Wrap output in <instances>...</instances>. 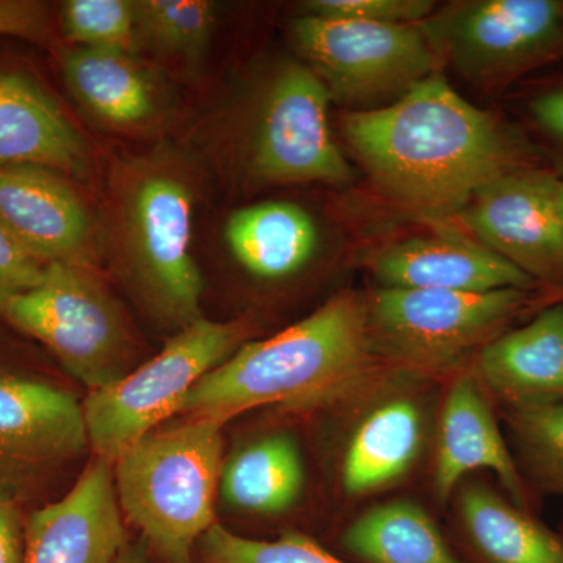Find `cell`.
<instances>
[{
	"label": "cell",
	"instance_id": "484cf974",
	"mask_svg": "<svg viewBox=\"0 0 563 563\" xmlns=\"http://www.w3.org/2000/svg\"><path fill=\"white\" fill-rule=\"evenodd\" d=\"M509 426L533 481L563 496V402L509 409Z\"/></svg>",
	"mask_w": 563,
	"mask_h": 563
},
{
	"label": "cell",
	"instance_id": "83f0119b",
	"mask_svg": "<svg viewBox=\"0 0 563 563\" xmlns=\"http://www.w3.org/2000/svg\"><path fill=\"white\" fill-rule=\"evenodd\" d=\"M63 35L84 49L131 54L136 41L135 2L68 0L62 7Z\"/></svg>",
	"mask_w": 563,
	"mask_h": 563
},
{
	"label": "cell",
	"instance_id": "836d02e7",
	"mask_svg": "<svg viewBox=\"0 0 563 563\" xmlns=\"http://www.w3.org/2000/svg\"><path fill=\"white\" fill-rule=\"evenodd\" d=\"M118 563H151L150 548L143 540L140 543H129Z\"/></svg>",
	"mask_w": 563,
	"mask_h": 563
},
{
	"label": "cell",
	"instance_id": "cb8c5ba5",
	"mask_svg": "<svg viewBox=\"0 0 563 563\" xmlns=\"http://www.w3.org/2000/svg\"><path fill=\"white\" fill-rule=\"evenodd\" d=\"M343 547L363 563H463L420 504L395 499L355 518Z\"/></svg>",
	"mask_w": 563,
	"mask_h": 563
},
{
	"label": "cell",
	"instance_id": "6da1fadb",
	"mask_svg": "<svg viewBox=\"0 0 563 563\" xmlns=\"http://www.w3.org/2000/svg\"><path fill=\"white\" fill-rule=\"evenodd\" d=\"M343 135L377 188L426 220L457 218L485 185L533 166L528 143L440 73L384 109L351 111Z\"/></svg>",
	"mask_w": 563,
	"mask_h": 563
},
{
	"label": "cell",
	"instance_id": "4fadbf2b",
	"mask_svg": "<svg viewBox=\"0 0 563 563\" xmlns=\"http://www.w3.org/2000/svg\"><path fill=\"white\" fill-rule=\"evenodd\" d=\"M0 225L43 265H91L95 225L90 211L60 173L43 166H2Z\"/></svg>",
	"mask_w": 563,
	"mask_h": 563
},
{
	"label": "cell",
	"instance_id": "ffe728a7",
	"mask_svg": "<svg viewBox=\"0 0 563 563\" xmlns=\"http://www.w3.org/2000/svg\"><path fill=\"white\" fill-rule=\"evenodd\" d=\"M310 214L290 202H263L235 211L225 242L236 261L261 279H282L302 268L317 247Z\"/></svg>",
	"mask_w": 563,
	"mask_h": 563
},
{
	"label": "cell",
	"instance_id": "277c9868",
	"mask_svg": "<svg viewBox=\"0 0 563 563\" xmlns=\"http://www.w3.org/2000/svg\"><path fill=\"white\" fill-rule=\"evenodd\" d=\"M179 418L147 432L113 462L122 514L166 563H191L196 544L217 525L224 466V424Z\"/></svg>",
	"mask_w": 563,
	"mask_h": 563
},
{
	"label": "cell",
	"instance_id": "9a60e30c",
	"mask_svg": "<svg viewBox=\"0 0 563 563\" xmlns=\"http://www.w3.org/2000/svg\"><path fill=\"white\" fill-rule=\"evenodd\" d=\"M368 266L383 288L459 292L539 288L531 277L483 244L455 236L391 244L377 251Z\"/></svg>",
	"mask_w": 563,
	"mask_h": 563
},
{
	"label": "cell",
	"instance_id": "7402d4cb",
	"mask_svg": "<svg viewBox=\"0 0 563 563\" xmlns=\"http://www.w3.org/2000/svg\"><path fill=\"white\" fill-rule=\"evenodd\" d=\"M459 514L487 563H563V540L526 509L476 483L462 488Z\"/></svg>",
	"mask_w": 563,
	"mask_h": 563
},
{
	"label": "cell",
	"instance_id": "30bf717a",
	"mask_svg": "<svg viewBox=\"0 0 563 563\" xmlns=\"http://www.w3.org/2000/svg\"><path fill=\"white\" fill-rule=\"evenodd\" d=\"M331 91L312 69L288 65L263 106L252 168L272 184H344L351 166L329 124Z\"/></svg>",
	"mask_w": 563,
	"mask_h": 563
},
{
	"label": "cell",
	"instance_id": "1f68e13d",
	"mask_svg": "<svg viewBox=\"0 0 563 563\" xmlns=\"http://www.w3.org/2000/svg\"><path fill=\"white\" fill-rule=\"evenodd\" d=\"M24 543L14 496L0 487V563H24Z\"/></svg>",
	"mask_w": 563,
	"mask_h": 563
},
{
	"label": "cell",
	"instance_id": "2e32d148",
	"mask_svg": "<svg viewBox=\"0 0 563 563\" xmlns=\"http://www.w3.org/2000/svg\"><path fill=\"white\" fill-rule=\"evenodd\" d=\"M487 470L498 477L515 506L526 509V490L520 468L510 453L487 399L472 376H459L443 404L437 448L433 487L446 501L463 477Z\"/></svg>",
	"mask_w": 563,
	"mask_h": 563
},
{
	"label": "cell",
	"instance_id": "ac0fdd59",
	"mask_svg": "<svg viewBox=\"0 0 563 563\" xmlns=\"http://www.w3.org/2000/svg\"><path fill=\"white\" fill-rule=\"evenodd\" d=\"M43 166L85 176L84 139L40 81L18 70L0 69V168Z\"/></svg>",
	"mask_w": 563,
	"mask_h": 563
},
{
	"label": "cell",
	"instance_id": "8992f818",
	"mask_svg": "<svg viewBox=\"0 0 563 563\" xmlns=\"http://www.w3.org/2000/svg\"><path fill=\"white\" fill-rule=\"evenodd\" d=\"M536 292L377 288L366 296L374 342L398 372L439 376L506 332Z\"/></svg>",
	"mask_w": 563,
	"mask_h": 563
},
{
	"label": "cell",
	"instance_id": "3957f363",
	"mask_svg": "<svg viewBox=\"0 0 563 563\" xmlns=\"http://www.w3.org/2000/svg\"><path fill=\"white\" fill-rule=\"evenodd\" d=\"M191 225V187L172 163L139 158L120 169L111 199L118 272L151 317L174 333L202 318Z\"/></svg>",
	"mask_w": 563,
	"mask_h": 563
},
{
	"label": "cell",
	"instance_id": "8fae6325",
	"mask_svg": "<svg viewBox=\"0 0 563 563\" xmlns=\"http://www.w3.org/2000/svg\"><path fill=\"white\" fill-rule=\"evenodd\" d=\"M554 174L518 169L476 192L459 214L465 228L542 290L563 287V225L553 201Z\"/></svg>",
	"mask_w": 563,
	"mask_h": 563
},
{
	"label": "cell",
	"instance_id": "7a4b0ae2",
	"mask_svg": "<svg viewBox=\"0 0 563 563\" xmlns=\"http://www.w3.org/2000/svg\"><path fill=\"white\" fill-rule=\"evenodd\" d=\"M393 372L374 342L366 296L342 292L285 331L242 344L185 396L176 417L225 424L257 407L322 409L351 401Z\"/></svg>",
	"mask_w": 563,
	"mask_h": 563
},
{
	"label": "cell",
	"instance_id": "603a6c76",
	"mask_svg": "<svg viewBox=\"0 0 563 563\" xmlns=\"http://www.w3.org/2000/svg\"><path fill=\"white\" fill-rule=\"evenodd\" d=\"M70 92L91 114L114 128H136L155 113V91L131 54L76 49L63 57Z\"/></svg>",
	"mask_w": 563,
	"mask_h": 563
},
{
	"label": "cell",
	"instance_id": "44dd1931",
	"mask_svg": "<svg viewBox=\"0 0 563 563\" xmlns=\"http://www.w3.org/2000/svg\"><path fill=\"white\" fill-rule=\"evenodd\" d=\"M306 484L301 451L290 435L272 433L244 444L221 473L220 496L239 512L277 515L295 506Z\"/></svg>",
	"mask_w": 563,
	"mask_h": 563
},
{
	"label": "cell",
	"instance_id": "4dcf8cb0",
	"mask_svg": "<svg viewBox=\"0 0 563 563\" xmlns=\"http://www.w3.org/2000/svg\"><path fill=\"white\" fill-rule=\"evenodd\" d=\"M51 35L49 10L33 0H0V36L46 43Z\"/></svg>",
	"mask_w": 563,
	"mask_h": 563
},
{
	"label": "cell",
	"instance_id": "e575fe53",
	"mask_svg": "<svg viewBox=\"0 0 563 563\" xmlns=\"http://www.w3.org/2000/svg\"><path fill=\"white\" fill-rule=\"evenodd\" d=\"M554 303H563V287L550 288V290H540L532 298L531 309L540 310Z\"/></svg>",
	"mask_w": 563,
	"mask_h": 563
},
{
	"label": "cell",
	"instance_id": "f546056e",
	"mask_svg": "<svg viewBox=\"0 0 563 563\" xmlns=\"http://www.w3.org/2000/svg\"><path fill=\"white\" fill-rule=\"evenodd\" d=\"M43 263L31 257L0 225V301L38 284Z\"/></svg>",
	"mask_w": 563,
	"mask_h": 563
},
{
	"label": "cell",
	"instance_id": "4316f807",
	"mask_svg": "<svg viewBox=\"0 0 563 563\" xmlns=\"http://www.w3.org/2000/svg\"><path fill=\"white\" fill-rule=\"evenodd\" d=\"M206 563H346L302 532H284L276 540H255L213 525L202 537Z\"/></svg>",
	"mask_w": 563,
	"mask_h": 563
},
{
	"label": "cell",
	"instance_id": "d6986e66",
	"mask_svg": "<svg viewBox=\"0 0 563 563\" xmlns=\"http://www.w3.org/2000/svg\"><path fill=\"white\" fill-rule=\"evenodd\" d=\"M422 415L412 399L385 401L355 428L343 457L342 483L351 496L383 490L412 468L420 454Z\"/></svg>",
	"mask_w": 563,
	"mask_h": 563
},
{
	"label": "cell",
	"instance_id": "5b68a950",
	"mask_svg": "<svg viewBox=\"0 0 563 563\" xmlns=\"http://www.w3.org/2000/svg\"><path fill=\"white\" fill-rule=\"evenodd\" d=\"M0 318L44 344L88 391L133 369L131 324L90 266L49 263L35 287L0 301Z\"/></svg>",
	"mask_w": 563,
	"mask_h": 563
},
{
	"label": "cell",
	"instance_id": "d6a6232c",
	"mask_svg": "<svg viewBox=\"0 0 563 563\" xmlns=\"http://www.w3.org/2000/svg\"><path fill=\"white\" fill-rule=\"evenodd\" d=\"M531 111L537 124L563 146V87L537 96Z\"/></svg>",
	"mask_w": 563,
	"mask_h": 563
},
{
	"label": "cell",
	"instance_id": "d4e9b609",
	"mask_svg": "<svg viewBox=\"0 0 563 563\" xmlns=\"http://www.w3.org/2000/svg\"><path fill=\"white\" fill-rule=\"evenodd\" d=\"M136 33L158 49L196 58L209 44L217 7L207 0H139Z\"/></svg>",
	"mask_w": 563,
	"mask_h": 563
},
{
	"label": "cell",
	"instance_id": "f1b7e54d",
	"mask_svg": "<svg viewBox=\"0 0 563 563\" xmlns=\"http://www.w3.org/2000/svg\"><path fill=\"white\" fill-rule=\"evenodd\" d=\"M313 16L373 22L420 24L435 10L431 0H310L303 7Z\"/></svg>",
	"mask_w": 563,
	"mask_h": 563
},
{
	"label": "cell",
	"instance_id": "52a82bcc",
	"mask_svg": "<svg viewBox=\"0 0 563 563\" xmlns=\"http://www.w3.org/2000/svg\"><path fill=\"white\" fill-rule=\"evenodd\" d=\"M250 331L247 320L199 318L118 383L88 391L84 415L95 457L113 463L125 448L176 417L185 396L246 343Z\"/></svg>",
	"mask_w": 563,
	"mask_h": 563
},
{
	"label": "cell",
	"instance_id": "7c38bea8",
	"mask_svg": "<svg viewBox=\"0 0 563 563\" xmlns=\"http://www.w3.org/2000/svg\"><path fill=\"white\" fill-rule=\"evenodd\" d=\"M87 450L84 402L40 377L0 368V487L14 496Z\"/></svg>",
	"mask_w": 563,
	"mask_h": 563
},
{
	"label": "cell",
	"instance_id": "9c48e42d",
	"mask_svg": "<svg viewBox=\"0 0 563 563\" xmlns=\"http://www.w3.org/2000/svg\"><path fill=\"white\" fill-rule=\"evenodd\" d=\"M296 46L331 95L352 103L409 91L439 73L420 24H373L307 14L292 25Z\"/></svg>",
	"mask_w": 563,
	"mask_h": 563
},
{
	"label": "cell",
	"instance_id": "5bb4252c",
	"mask_svg": "<svg viewBox=\"0 0 563 563\" xmlns=\"http://www.w3.org/2000/svg\"><path fill=\"white\" fill-rule=\"evenodd\" d=\"M113 463L95 457L60 499L25 526L24 563H118L128 547Z\"/></svg>",
	"mask_w": 563,
	"mask_h": 563
},
{
	"label": "cell",
	"instance_id": "d590c367",
	"mask_svg": "<svg viewBox=\"0 0 563 563\" xmlns=\"http://www.w3.org/2000/svg\"><path fill=\"white\" fill-rule=\"evenodd\" d=\"M553 201L555 211H558L559 220L563 225V177H555L553 179Z\"/></svg>",
	"mask_w": 563,
	"mask_h": 563
},
{
	"label": "cell",
	"instance_id": "ba28073f",
	"mask_svg": "<svg viewBox=\"0 0 563 563\" xmlns=\"http://www.w3.org/2000/svg\"><path fill=\"white\" fill-rule=\"evenodd\" d=\"M440 63L484 87H503L563 58L562 0H473L421 22Z\"/></svg>",
	"mask_w": 563,
	"mask_h": 563
},
{
	"label": "cell",
	"instance_id": "e0dca14e",
	"mask_svg": "<svg viewBox=\"0 0 563 563\" xmlns=\"http://www.w3.org/2000/svg\"><path fill=\"white\" fill-rule=\"evenodd\" d=\"M477 376L509 409L563 402V303L485 344Z\"/></svg>",
	"mask_w": 563,
	"mask_h": 563
}]
</instances>
